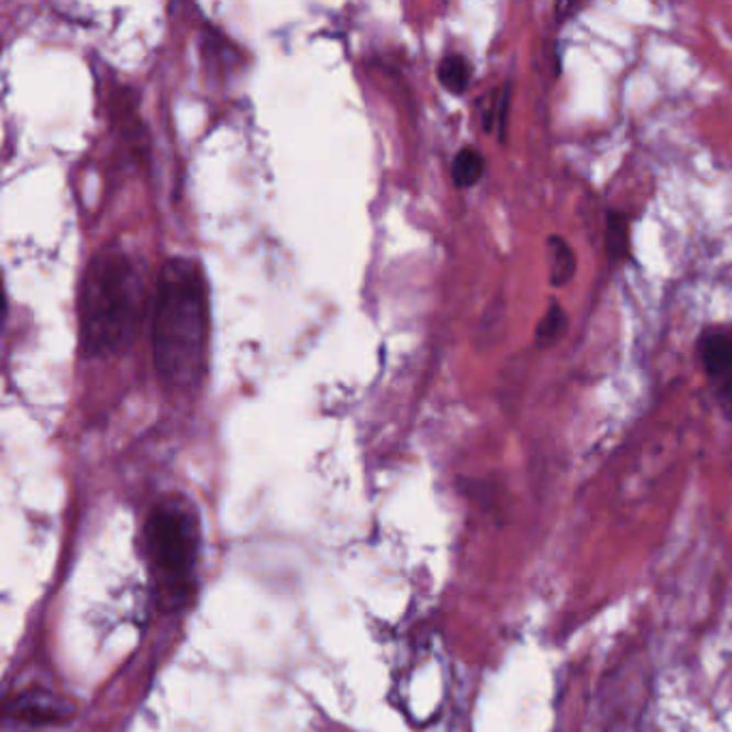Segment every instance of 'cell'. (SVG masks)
<instances>
[{"label": "cell", "mask_w": 732, "mask_h": 732, "mask_svg": "<svg viewBox=\"0 0 732 732\" xmlns=\"http://www.w3.org/2000/svg\"><path fill=\"white\" fill-rule=\"evenodd\" d=\"M567 331V314L558 301H550L546 314L535 329V344L540 348H550L554 346Z\"/></svg>", "instance_id": "10"}, {"label": "cell", "mask_w": 732, "mask_h": 732, "mask_svg": "<svg viewBox=\"0 0 732 732\" xmlns=\"http://www.w3.org/2000/svg\"><path fill=\"white\" fill-rule=\"evenodd\" d=\"M144 308V275L121 247L92 256L80 292V344L87 357H110L136 337Z\"/></svg>", "instance_id": "2"}, {"label": "cell", "mask_w": 732, "mask_h": 732, "mask_svg": "<svg viewBox=\"0 0 732 732\" xmlns=\"http://www.w3.org/2000/svg\"><path fill=\"white\" fill-rule=\"evenodd\" d=\"M606 254L612 265L632 260V224L621 211L606 215Z\"/></svg>", "instance_id": "6"}, {"label": "cell", "mask_w": 732, "mask_h": 732, "mask_svg": "<svg viewBox=\"0 0 732 732\" xmlns=\"http://www.w3.org/2000/svg\"><path fill=\"white\" fill-rule=\"evenodd\" d=\"M436 76L445 91H450L452 95H464L468 91L470 80H473V67L466 56L447 54L441 58Z\"/></svg>", "instance_id": "8"}, {"label": "cell", "mask_w": 732, "mask_h": 732, "mask_svg": "<svg viewBox=\"0 0 732 732\" xmlns=\"http://www.w3.org/2000/svg\"><path fill=\"white\" fill-rule=\"evenodd\" d=\"M585 9V4H576V2H558L556 4V22L565 24L572 18H576L580 11Z\"/></svg>", "instance_id": "11"}, {"label": "cell", "mask_w": 732, "mask_h": 732, "mask_svg": "<svg viewBox=\"0 0 732 732\" xmlns=\"http://www.w3.org/2000/svg\"><path fill=\"white\" fill-rule=\"evenodd\" d=\"M207 288L189 258H168L157 275L153 312V366L168 389L196 387L207 371Z\"/></svg>", "instance_id": "1"}, {"label": "cell", "mask_w": 732, "mask_h": 732, "mask_svg": "<svg viewBox=\"0 0 732 732\" xmlns=\"http://www.w3.org/2000/svg\"><path fill=\"white\" fill-rule=\"evenodd\" d=\"M486 175V157L475 146L459 148L452 164V179L459 189H470Z\"/></svg>", "instance_id": "9"}, {"label": "cell", "mask_w": 732, "mask_h": 732, "mask_svg": "<svg viewBox=\"0 0 732 732\" xmlns=\"http://www.w3.org/2000/svg\"><path fill=\"white\" fill-rule=\"evenodd\" d=\"M198 520L181 499L157 504L146 522V544L155 569L170 585L185 583L198 558Z\"/></svg>", "instance_id": "3"}, {"label": "cell", "mask_w": 732, "mask_h": 732, "mask_svg": "<svg viewBox=\"0 0 732 732\" xmlns=\"http://www.w3.org/2000/svg\"><path fill=\"white\" fill-rule=\"evenodd\" d=\"M696 353L713 387L716 402L732 419V324L707 326L698 337Z\"/></svg>", "instance_id": "4"}, {"label": "cell", "mask_w": 732, "mask_h": 732, "mask_svg": "<svg viewBox=\"0 0 732 732\" xmlns=\"http://www.w3.org/2000/svg\"><path fill=\"white\" fill-rule=\"evenodd\" d=\"M546 258H548L550 284L554 288H565L567 284H572L578 269V260L572 245L563 236L558 234L548 236Z\"/></svg>", "instance_id": "7"}, {"label": "cell", "mask_w": 732, "mask_h": 732, "mask_svg": "<svg viewBox=\"0 0 732 732\" xmlns=\"http://www.w3.org/2000/svg\"><path fill=\"white\" fill-rule=\"evenodd\" d=\"M9 713L29 727H46L71 718L74 707L56 694L31 689L13 698V702L9 705Z\"/></svg>", "instance_id": "5"}]
</instances>
